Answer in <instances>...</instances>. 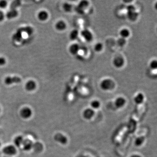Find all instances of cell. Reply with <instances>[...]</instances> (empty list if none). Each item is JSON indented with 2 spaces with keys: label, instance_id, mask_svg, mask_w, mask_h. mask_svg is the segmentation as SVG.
Segmentation results:
<instances>
[{
  "label": "cell",
  "instance_id": "6da1fadb",
  "mask_svg": "<svg viewBox=\"0 0 157 157\" xmlns=\"http://www.w3.org/2000/svg\"><path fill=\"white\" fill-rule=\"evenodd\" d=\"M100 88L105 91L113 90L115 87V83L112 79L106 78L102 80L100 83Z\"/></svg>",
  "mask_w": 157,
  "mask_h": 157
},
{
  "label": "cell",
  "instance_id": "7a4b0ae2",
  "mask_svg": "<svg viewBox=\"0 0 157 157\" xmlns=\"http://www.w3.org/2000/svg\"><path fill=\"white\" fill-rule=\"evenodd\" d=\"M22 81L21 79L18 76H7L4 79V83L7 86H10L15 84H18Z\"/></svg>",
  "mask_w": 157,
  "mask_h": 157
},
{
  "label": "cell",
  "instance_id": "3957f363",
  "mask_svg": "<svg viewBox=\"0 0 157 157\" xmlns=\"http://www.w3.org/2000/svg\"><path fill=\"white\" fill-rule=\"evenodd\" d=\"M2 152L6 156H12L17 154V148L12 144L8 145L3 148Z\"/></svg>",
  "mask_w": 157,
  "mask_h": 157
},
{
  "label": "cell",
  "instance_id": "277c9868",
  "mask_svg": "<svg viewBox=\"0 0 157 157\" xmlns=\"http://www.w3.org/2000/svg\"><path fill=\"white\" fill-rule=\"evenodd\" d=\"M33 114L32 109L28 107H25L20 110L19 114L21 117L24 119H28L31 118Z\"/></svg>",
  "mask_w": 157,
  "mask_h": 157
},
{
  "label": "cell",
  "instance_id": "5b68a950",
  "mask_svg": "<svg viewBox=\"0 0 157 157\" xmlns=\"http://www.w3.org/2000/svg\"><path fill=\"white\" fill-rule=\"evenodd\" d=\"M54 139L58 143L64 145L67 144L68 141L67 137L61 133H57L54 136Z\"/></svg>",
  "mask_w": 157,
  "mask_h": 157
},
{
  "label": "cell",
  "instance_id": "8992f818",
  "mask_svg": "<svg viewBox=\"0 0 157 157\" xmlns=\"http://www.w3.org/2000/svg\"><path fill=\"white\" fill-rule=\"evenodd\" d=\"M80 35L85 41L87 42H91L94 39L93 33L90 30L84 29L81 31Z\"/></svg>",
  "mask_w": 157,
  "mask_h": 157
},
{
  "label": "cell",
  "instance_id": "52a82bcc",
  "mask_svg": "<svg viewBox=\"0 0 157 157\" xmlns=\"http://www.w3.org/2000/svg\"><path fill=\"white\" fill-rule=\"evenodd\" d=\"M95 115V110L91 108H87L83 110L82 113L83 118L87 120H90L94 117Z\"/></svg>",
  "mask_w": 157,
  "mask_h": 157
},
{
  "label": "cell",
  "instance_id": "ba28073f",
  "mask_svg": "<svg viewBox=\"0 0 157 157\" xmlns=\"http://www.w3.org/2000/svg\"><path fill=\"white\" fill-rule=\"evenodd\" d=\"M125 64V60L122 56H117L113 60V64L115 68L120 69L123 67Z\"/></svg>",
  "mask_w": 157,
  "mask_h": 157
},
{
  "label": "cell",
  "instance_id": "9c48e42d",
  "mask_svg": "<svg viewBox=\"0 0 157 157\" xmlns=\"http://www.w3.org/2000/svg\"><path fill=\"white\" fill-rule=\"evenodd\" d=\"M37 85L36 82L34 80H28L25 85V89L28 92H32L36 90Z\"/></svg>",
  "mask_w": 157,
  "mask_h": 157
},
{
  "label": "cell",
  "instance_id": "30bf717a",
  "mask_svg": "<svg viewBox=\"0 0 157 157\" xmlns=\"http://www.w3.org/2000/svg\"><path fill=\"white\" fill-rule=\"evenodd\" d=\"M89 5V3L88 1L84 0L80 1L76 8V10L80 14H82L88 7Z\"/></svg>",
  "mask_w": 157,
  "mask_h": 157
},
{
  "label": "cell",
  "instance_id": "8fae6325",
  "mask_svg": "<svg viewBox=\"0 0 157 157\" xmlns=\"http://www.w3.org/2000/svg\"><path fill=\"white\" fill-rule=\"evenodd\" d=\"M49 15L48 12L46 10H41L38 13L37 18L39 21L42 22L46 21L49 18Z\"/></svg>",
  "mask_w": 157,
  "mask_h": 157
},
{
  "label": "cell",
  "instance_id": "7c38bea8",
  "mask_svg": "<svg viewBox=\"0 0 157 157\" xmlns=\"http://www.w3.org/2000/svg\"><path fill=\"white\" fill-rule=\"evenodd\" d=\"M126 102L125 98L122 97H118L115 100L114 105L116 108L121 109L125 106Z\"/></svg>",
  "mask_w": 157,
  "mask_h": 157
},
{
  "label": "cell",
  "instance_id": "4fadbf2b",
  "mask_svg": "<svg viewBox=\"0 0 157 157\" xmlns=\"http://www.w3.org/2000/svg\"><path fill=\"white\" fill-rule=\"evenodd\" d=\"M33 144L34 143L31 140L25 139L21 147L25 151H29L33 149Z\"/></svg>",
  "mask_w": 157,
  "mask_h": 157
},
{
  "label": "cell",
  "instance_id": "5bb4252c",
  "mask_svg": "<svg viewBox=\"0 0 157 157\" xmlns=\"http://www.w3.org/2000/svg\"><path fill=\"white\" fill-rule=\"evenodd\" d=\"M19 12L18 10L15 9H10L5 14V18L9 20H12L16 18L18 16Z\"/></svg>",
  "mask_w": 157,
  "mask_h": 157
},
{
  "label": "cell",
  "instance_id": "9a60e30c",
  "mask_svg": "<svg viewBox=\"0 0 157 157\" xmlns=\"http://www.w3.org/2000/svg\"><path fill=\"white\" fill-rule=\"evenodd\" d=\"M55 28L58 31H64L67 28V24L64 21L60 20L55 23Z\"/></svg>",
  "mask_w": 157,
  "mask_h": 157
},
{
  "label": "cell",
  "instance_id": "2e32d148",
  "mask_svg": "<svg viewBox=\"0 0 157 157\" xmlns=\"http://www.w3.org/2000/svg\"><path fill=\"white\" fill-rule=\"evenodd\" d=\"M139 16V13L136 11V9L127 11V18L131 21H134L137 20Z\"/></svg>",
  "mask_w": 157,
  "mask_h": 157
},
{
  "label": "cell",
  "instance_id": "e0dca14e",
  "mask_svg": "<svg viewBox=\"0 0 157 157\" xmlns=\"http://www.w3.org/2000/svg\"><path fill=\"white\" fill-rule=\"evenodd\" d=\"M80 47L78 44L74 43L70 45L69 48V53L72 55H76L79 53Z\"/></svg>",
  "mask_w": 157,
  "mask_h": 157
},
{
  "label": "cell",
  "instance_id": "ac0fdd59",
  "mask_svg": "<svg viewBox=\"0 0 157 157\" xmlns=\"http://www.w3.org/2000/svg\"><path fill=\"white\" fill-rule=\"evenodd\" d=\"M144 99H145V97H144V94L139 92L135 95L134 98V101L136 104L141 105L144 103Z\"/></svg>",
  "mask_w": 157,
  "mask_h": 157
},
{
  "label": "cell",
  "instance_id": "d6986e66",
  "mask_svg": "<svg viewBox=\"0 0 157 157\" xmlns=\"http://www.w3.org/2000/svg\"><path fill=\"white\" fill-rule=\"evenodd\" d=\"M25 139L21 135H18L15 137L13 140L14 146L16 148H19L22 146V144Z\"/></svg>",
  "mask_w": 157,
  "mask_h": 157
},
{
  "label": "cell",
  "instance_id": "ffe728a7",
  "mask_svg": "<svg viewBox=\"0 0 157 157\" xmlns=\"http://www.w3.org/2000/svg\"><path fill=\"white\" fill-rule=\"evenodd\" d=\"M145 141V138L144 136H139L135 139L134 142V144L136 147H140L143 145Z\"/></svg>",
  "mask_w": 157,
  "mask_h": 157
},
{
  "label": "cell",
  "instance_id": "44dd1931",
  "mask_svg": "<svg viewBox=\"0 0 157 157\" xmlns=\"http://www.w3.org/2000/svg\"><path fill=\"white\" fill-rule=\"evenodd\" d=\"M119 34L121 38L126 39V38L130 36L131 32H130V30L127 28H124L120 30Z\"/></svg>",
  "mask_w": 157,
  "mask_h": 157
},
{
  "label": "cell",
  "instance_id": "7402d4cb",
  "mask_svg": "<svg viewBox=\"0 0 157 157\" xmlns=\"http://www.w3.org/2000/svg\"><path fill=\"white\" fill-rule=\"evenodd\" d=\"M79 36V32L77 29H73L70 32L69 35L70 39L72 41H75L77 39Z\"/></svg>",
  "mask_w": 157,
  "mask_h": 157
},
{
  "label": "cell",
  "instance_id": "603a6c76",
  "mask_svg": "<svg viewBox=\"0 0 157 157\" xmlns=\"http://www.w3.org/2000/svg\"><path fill=\"white\" fill-rule=\"evenodd\" d=\"M90 108L94 110L99 109L101 107V103L97 99H94L90 102Z\"/></svg>",
  "mask_w": 157,
  "mask_h": 157
},
{
  "label": "cell",
  "instance_id": "cb8c5ba5",
  "mask_svg": "<svg viewBox=\"0 0 157 157\" xmlns=\"http://www.w3.org/2000/svg\"><path fill=\"white\" fill-rule=\"evenodd\" d=\"M63 9L65 12L66 13H70L72 11L73 6L72 4L69 3H65L63 4Z\"/></svg>",
  "mask_w": 157,
  "mask_h": 157
},
{
  "label": "cell",
  "instance_id": "d4e9b609",
  "mask_svg": "<svg viewBox=\"0 0 157 157\" xmlns=\"http://www.w3.org/2000/svg\"><path fill=\"white\" fill-rule=\"evenodd\" d=\"M104 45L101 43H97L94 46V50L97 53H100L103 50Z\"/></svg>",
  "mask_w": 157,
  "mask_h": 157
},
{
  "label": "cell",
  "instance_id": "484cf974",
  "mask_svg": "<svg viewBox=\"0 0 157 157\" xmlns=\"http://www.w3.org/2000/svg\"><path fill=\"white\" fill-rule=\"evenodd\" d=\"M117 44L118 46L123 47L126 44V39L121 37L117 40Z\"/></svg>",
  "mask_w": 157,
  "mask_h": 157
},
{
  "label": "cell",
  "instance_id": "4316f807",
  "mask_svg": "<svg viewBox=\"0 0 157 157\" xmlns=\"http://www.w3.org/2000/svg\"><path fill=\"white\" fill-rule=\"evenodd\" d=\"M8 2L5 0L0 1V10L5 9L8 6Z\"/></svg>",
  "mask_w": 157,
  "mask_h": 157
},
{
  "label": "cell",
  "instance_id": "83f0119b",
  "mask_svg": "<svg viewBox=\"0 0 157 157\" xmlns=\"http://www.w3.org/2000/svg\"><path fill=\"white\" fill-rule=\"evenodd\" d=\"M149 67L152 70H156L157 68V61L156 60H152L149 64Z\"/></svg>",
  "mask_w": 157,
  "mask_h": 157
},
{
  "label": "cell",
  "instance_id": "f1b7e54d",
  "mask_svg": "<svg viewBox=\"0 0 157 157\" xmlns=\"http://www.w3.org/2000/svg\"><path fill=\"white\" fill-rule=\"evenodd\" d=\"M7 63V60L5 57L0 56V66H3Z\"/></svg>",
  "mask_w": 157,
  "mask_h": 157
},
{
  "label": "cell",
  "instance_id": "f546056e",
  "mask_svg": "<svg viewBox=\"0 0 157 157\" xmlns=\"http://www.w3.org/2000/svg\"><path fill=\"white\" fill-rule=\"evenodd\" d=\"M5 18V14L1 10H0V23L3 22Z\"/></svg>",
  "mask_w": 157,
  "mask_h": 157
},
{
  "label": "cell",
  "instance_id": "4dcf8cb0",
  "mask_svg": "<svg viewBox=\"0 0 157 157\" xmlns=\"http://www.w3.org/2000/svg\"><path fill=\"white\" fill-rule=\"evenodd\" d=\"M25 30H26V32L28 34H32L33 32V29L32 28L30 27H27L25 28Z\"/></svg>",
  "mask_w": 157,
  "mask_h": 157
},
{
  "label": "cell",
  "instance_id": "1f68e13d",
  "mask_svg": "<svg viewBox=\"0 0 157 157\" xmlns=\"http://www.w3.org/2000/svg\"><path fill=\"white\" fill-rule=\"evenodd\" d=\"M130 157H142V156L139 154H134L132 155Z\"/></svg>",
  "mask_w": 157,
  "mask_h": 157
},
{
  "label": "cell",
  "instance_id": "d6a6232c",
  "mask_svg": "<svg viewBox=\"0 0 157 157\" xmlns=\"http://www.w3.org/2000/svg\"><path fill=\"white\" fill-rule=\"evenodd\" d=\"M1 141H0V147H1Z\"/></svg>",
  "mask_w": 157,
  "mask_h": 157
},
{
  "label": "cell",
  "instance_id": "836d02e7",
  "mask_svg": "<svg viewBox=\"0 0 157 157\" xmlns=\"http://www.w3.org/2000/svg\"><path fill=\"white\" fill-rule=\"evenodd\" d=\"M1 107H0V113H1Z\"/></svg>",
  "mask_w": 157,
  "mask_h": 157
}]
</instances>
